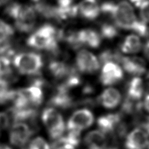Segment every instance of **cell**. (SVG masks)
<instances>
[{
    "label": "cell",
    "instance_id": "cell-1",
    "mask_svg": "<svg viewBox=\"0 0 149 149\" xmlns=\"http://www.w3.org/2000/svg\"><path fill=\"white\" fill-rule=\"evenodd\" d=\"M62 30H57L50 24H45L37 29L27 39L28 46L49 52L55 56L59 53L58 41L61 40Z\"/></svg>",
    "mask_w": 149,
    "mask_h": 149
},
{
    "label": "cell",
    "instance_id": "cell-2",
    "mask_svg": "<svg viewBox=\"0 0 149 149\" xmlns=\"http://www.w3.org/2000/svg\"><path fill=\"white\" fill-rule=\"evenodd\" d=\"M100 10L111 17L115 25L120 29L133 30L138 20L132 5L126 1L117 4L112 2H105L101 4Z\"/></svg>",
    "mask_w": 149,
    "mask_h": 149
},
{
    "label": "cell",
    "instance_id": "cell-3",
    "mask_svg": "<svg viewBox=\"0 0 149 149\" xmlns=\"http://www.w3.org/2000/svg\"><path fill=\"white\" fill-rule=\"evenodd\" d=\"M6 12L14 20L15 26L20 31L27 33L34 27L37 20V12L34 7L13 3L7 7Z\"/></svg>",
    "mask_w": 149,
    "mask_h": 149
},
{
    "label": "cell",
    "instance_id": "cell-4",
    "mask_svg": "<svg viewBox=\"0 0 149 149\" xmlns=\"http://www.w3.org/2000/svg\"><path fill=\"white\" fill-rule=\"evenodd\" d=\"M12 61L13 64L17 71L25 75H38L43 66V60L41 56L36 52L19 53L14 55Z\"/></svg>",
    "mask_w": 149,
    "mask_h": 149
},
{
    "label": "cell",
    "instance_id": "cell-5",
    "mask_svg": "<svg viewBox=\"0 0 149 149\" xmlns=\"http://www.w3.org/2000/svg\"><path fill=\"white\" fill-rule=\"evenodd\" d=\"M41 119L52 140H56L62 136L65 130V122L62 115L56 109L51 107L44 109Z\"/></svg>",
    "mask_w": 149,
    "mask_h": 149
},
{
    "label": "cell",
    "instance_id": "cell-6",
    "mask_svg": "<svg viewBox=\"0 0 149 149\" xmlns=\"http://www.w3.org/2000/svg\"><path fill=\"white\" fill-rule=\"evenodd\" d=\"M75 68L79 72L93 74L100 68V62L97 57L88 50L83 49L78 51L75 59Z\"/></svg>",
    "mask_w": 149,
    "mask_h": 149
},
{
    "label": "cell",
    "instance_id": "cell-7",
    "mask_svg": "<svg viewBox=\"0 0 149 149\" xmlns=\"http://www.w3.org/2000/svg\"><path fill=\"white\" fill-rule=\"evenodd\" d=\"M94 122L92 112L87 109H80L76 111L70 116L67 123L68 130L80 132L90 127Z\"/></svg>",
    "mask_w": 149,
    "mask_h": 149
},
{
    "label": "cell",
    "instance_id": "cell-8",
    "mask_svg": "<svg viewBox=\"0 0 149 149\" xmlns=\"http://www.w3.org/2000/svg\"><path fill=\"white\" fill-rule=\"evenodd\" d=\"M31 127L23 122H15L12 126L9 132L10 143L16 147L26 144L33 133Z\"/></svg>",
    "mask_w": 149,
    "mask_h": 149
},
{
    "label": "cell",
    "instance_id": "cell-9",
    "mask_svg": "<svg viewBox=\"0 0 149 149\" xmlns=\"http://www.w3.org/2000/svg\"><path fill=\"white\" fill-rule=\"evenodd\" d=\"M123 78L122 69L118 63L107 62L104 64L100 75V81L104 86L115 84Z\"/></svg>",
    "mask_w": 149,
    "mask_h": 149
},
{
    "label": "cell",
    "instance_id": "cell-10",
    "mask_svg": "<svg viewBox=\"0 0 149 149\" xmlns=\"http://www.w3.org/2000/svg\"><path fill=\"white\" fill-rule=\"evenodd\" d=\"M122 115L120 112L102 115L97 119V126L100 131L105 134L113 135L117 127L122 122Z\"/></svg>",
    "mask_w": 149,
    "mask_h": 149
},
{
    "label": "cell",
    "instance_id": "cell-11",
    "mask_svg": "<svg viewBox=\"0 0 149 149\" xmlns=\"http://www.w3.org/2000/svg\"><path fill=\"white\" fill-rule=\"evenodd\" d=\"M75 102L69 90L56 86L55 92L50 98L48 104L60 109H67L75 106Z\"/></svg>",
    "mask_w": 149,
    "mask_h": 149
},
{
    "label": "cell",
    "instance_id": "cell-12",
    "mask_svg": "<svg viewBox=\"0 0 149 149\" xmlns=\"http://www.w3.org/2000/svg\"><path fill=\"white\" fill-rule=\"evenodd\" d=\"M148 144L147 134L142 129L136 128L127 136L125 147L126 149H145Z\"/></svg>",
    "mask_w": 149,
    "mask_h": 149
},
{
    "label": "cell",
    "instance_id": "cell-13",
    "mask_svg": "<svg viewBox=\"0 0 149 149\" xmlns=\"http://www.w3.org/2000/svg\"><path fill=\"white\" fill-rule=\"evenodd\" d=\"M120 64L127 73L133 76L142 75L146 71V63L141 57L123 56Z\"/></svg>",
    "mask_w": 149,
    "mask_h": 149
},
{
    "label": "cell",
    "instance_id": "cell-14",
    "mask_svg": "<svg viewBox=\"0 0 149 149\" xmlns=\"http://www.w3.org/2000/svg\"><path fill=\"white\" fill-rule=\"evenodd\" d=\"M97 101L104 108L112 109L119 104L121 101V95L117 89L108 88L102 92Z\"/></svg>",
    "mask_w": 149,
    "mask_h": 149
},
{
    "label": "cell",
    "instance_id": "cell-15",
    "mask_svg": "<svg viewBox=\"0 0 149 149\" xmlns=\"http://www.w3.org/2000/svg\"><path fill=\"white\" fill-rule=\"evenodd\" d=\"M84 141L88 149H106L107 139L105 134L100 130H93L84 137Z\"/></svg>",
    "mask_w": 149,
    "mask_h": 149
},
{
    "label": "cell",
    "instance_id": "cell-16",
    "mask_svg": "<svg viewBox=\"0 0 149 149\" xmlns=\"http://www.w3.org/2000/svg\"><path fill=\"white\" fill-rule=\"evenodd\" d=\"M79 40L81 45H87L93 48H98L101 42L100 35L94 30L85 29L77 31Z\"/></svg>",
    "mask_w": 149,
    "mask_h": 149
},
{
    "label": "cell",
    "instance_id": "cell-17",
    "mask_svg": "<svg viewBox=\"0 0 149 149\" xmlns=\"http://www.w3.org/2000/svg\"><path fill=\"white\" fill-rule=\"evenodd\" d=\"M78 9L80 15L90 20L97 19L100 12V8L96 0H83L78 5Z\"/></svg>",
    "mask_w": 149,
    "mask_h": 149
},
{
    "label": "cell",
    "instance_id": "cell-18",
    "mask_svg": "<svg viewBox=\"0 0 149 149\" xmlns=\"http://www.w3.org/2000/svg\"><path fill=\"white\" fill-rule=\"evenodd\" d=\"M74 66H70L63 61H52L48 65L51 74L58 80H63L73 70Z\"/></svg>",
    "mask_w": 149,
    "mask_h": 149
},
{
    "label": "cell",
    "instance_id": "cell-19",
    "mask_svg": "<svg viewBox=\"0 0 149 149\" xmlns=\"http://www.w3.org/2000/svg\"><path fill=\"white\" fill-rule=\"evenodd\" d=\"M126 97L134 101H140L144 94V83L142 79L134 77L129 81L126 87Z\"/></svg>",
    "mask_w": 149,
    "mask_h": 149
},
{
    "label": "cell",
    "instance_id": "cell-20",
    "mask_svg": "<svg viewBox=\"0 0 149 149\" xmlns=\"http://www.w3.org/2000/svg\"><path fill=\"white\" fill-rule=\"evenodd\" d=\"M142 48L140 38L135 34L127 36L120 44V51L126 54H135L139 52Z\"/></svg>",
    "mask_w": 149,
    "mask_h": 149
},
{
    "label": "cell",
    "instance_id": "cell-21",
    "mask_svg": "<svg viewBox=\"0 0 149 149\" xmlns=\"http://www.w3.org/2000/svg\"><path fill=\"white\" fill-rule=\"evenodd\" d=\"M123 56V55L119 51L106 49L100 54L99 60L100 62L103 64L107 62H114L120 64Z\"/></svg>",
    "mask_w": 149,
    "mask_h": 149
},
{
    "label": "cell",
    "instance_id": "cell-22",
    "mask_svg": "<svg viewBox=\"0 0 149 149\" xmlns=\"http://www.w3.org/2000/svg\"><path fill=\"white\" fill-rule=\"evenodd\" d=\"M100 33L101 37L112 40L118 35L119 32L116 26L109 23H102L101 26Z\"/></svg>",
    "mask_w": 149,
    "mask_h": 149
},
{
    "label": "cell",
    "instance_id": "cell-23",
    "mask_svg": "<svg viewBox=\"0 0 149 149\" xmlns=\"http://www.w3.org/2000/svg\"><path fill=\"white\" fill-rule=\"evenodd\" d=\"M24 149H50L48 143L41 137L33 139Z\"/></svg>",
    "mask_w": 149,
    "mask_h": 149
},
{
    "label": "cell",
    "instance_id": "cell-24",
    "mask_svg": "<svg viewBox=\"0 0 149 149\" xmlns=\"http://www.w3.org/2000/svg\"><path fill=\"white\" fill-rule=\"evenodd\" d=\"M13 34L14 30L12 27L0 19V39H10Z\"/></svg>",
    "mask_w": 149,
    "mask_h": 149
},
{
    "label": "cell",
    "instance_id": "cell-25",
    "mask_svg": "<svg viewBox=\"0 0 149 149\" xmlns=\"http://www.w3.org/2000/svg\"><path fill=\"white\" fill-rule=\"evenodd\" d=\"M140 16L144 23H149V0H144L140 6Z\"/></svg>",
    "mask_w": 149,
    "mask_h": 149
},
{
    "label": "cell",
    "instance_id": "cell-26",
    "mask_svg": "<svg viewBox=\"0 0 149 149\" xmlns=\"http://www.w3.org/2000/svg\"><path fill=\"white\" fill-rule=\"evenodd\" d=\"M9 123L8 115L5 112H0V133L8 127Z\"/></svg>",
    "mask_w": 149,
    "mask_h": 149
},
{
    "label": "cell",
    "instance_id": "cell-27",
    "mask_svg": "<svg viewBox=\"0 0 149 149\" xmlns=\"http://www.w3.org/2000/svg\"><path fill=\"white\" fill-rule=\"evenodd\" d=\"M136 123L139 126L140 125L142 128L144 129L149 134V116L144 118V119H142L139 118L136 121Z\"/></svg>",
    "mask_w": 149,
    "mask_h": 149
},
{
    "label": "cell",
    "instance_id": "cell-28",
    "mask_svg": "<svg viewBox=\"0 0 149 149\" xmlns=\"http://www.w3.org/2000/svg\"><path fill=\"white\" fill-rule=\"evenodd\" d=\"M94 91V88L92 85L86 84L82 89V93L84 95H90Z\"/></svg>",
    "mask_w": 149,
    "mask_h": 149
},
{
    "label": "cell",
    "instance_id": "cell-29",
    "mask_svg": "<svg viewBox=\"0 0 149 149\" xmlns=\"http://www.w3.org/2000/svg\"><path fill=\"white\" fill-rule=\"evenodd\" d=\"M52 149H75V148L69 146L64 145V144H59L55 143L52 144Z\"/></svg>",
    "mask_w": 149,
    "mask_h": 149
},
{
    "label": "cell",
    "instance_id": "cell-30",
    "mask_svg": "<svg viewBox=\"0 0 149 149\" xmlns=\"http://www.w3.org/2000/svg\"><path fill=\"white\" fill-rule=\"evenodd\" d=\"M143 52L146 58L149 60V40H147L143 46Z\"/></svg>",
    "mask_w": 149,
    "mask_h": 149
},
{
    "label": "cell",
    "instance_id": "cell-31",
    "mask_svg": "<svg viewBox=\"0 0 149 149\" xmlns=\"http://www.w3.org/2000/svg\"><path fill=\"white\" fill-rule=\"evenodd\" d=\"M143 108H144L148 112H149V94H147L143 102Z\"/></svg>",
    "mask_w": 149,
    "mask_h": 149
},
{
    "label": "cell",
    "instance_id": "cell-32",
    "mask_svg": "<svg viewBox=\"0 0 149 149\" xmlns=\"http://www.w3.org/2000/svg\"><path fill=\"white\" fill-rule=\"evenodd\" d=\"M144 0H130V1L133 3L137 7H139L140 6V5L141 4V3L144 1Z\"/></svg>",
    "mask_w": 149,
    "mask_h": 149
},
{
    "label": "cell",
    "instance_id": "cell-33",
    "mask_svg": "<svg viewBox=\"0 0 149 149\" xmlns=\"http://www.w3.org/2000/svg\"><path fill=\"white\" fill-rule=\"evenodd\" d=\"M0 149H12L9 146L4 144H0Z\"/></svg>",
    "mask_w": 149,
    "mask_h": 149
},
{
    "label": "cell",
    "instance_id": "cell-34",
    "mask_svg": "<svg viewBox=\"0 0 149 149\" xmlns=\"http://www.w3.org/2000/svg\"><path fill=\"white\" fill-rule=\"evenodd\" d=\"M9 0H0V6L6 3Z\"/></svg>",
    "mask_w": 149,
    "mask_h": 149
},
{
    "label": "cell",
    "instance_id": "cell-35",
    "mask_svg": "<svg viewBox=\"0 0 149 149\" xmlns=\"http://www.w3.org/2000/svg\"><path fill=\"white\" fill-rule=\"evenodd\" d=\"M146 79H147V85L149 87V72H148L147 74V77H146Z\"/></svg>",
    "mask_w": 149,
    "mask_h": 149
},
{
    "label": "cell",
    "instance_id": "cell-36",
    "mask_svg": "<svg viewBox=\"0 0 149 149\" xmlns=\"http://www.w3.org/2000/svg\"><path fill=\"white\" fill-rule=\"evenodd\" d=\"M148 149H149V144H148Z\"/></svg>",
    "mask_w": 149,
    "mask_h": 149
}]
</instances>
